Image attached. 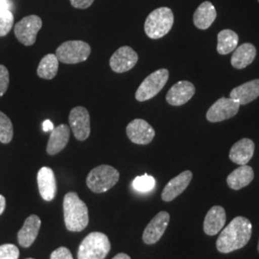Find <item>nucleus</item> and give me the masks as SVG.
I'll use <instances>...</instances> for the list:
<instances>
[{
	"instance_id": "obj_1",
	"label": "nucleus",
	"mask_w": 259,
	"mask_h": 259,
	"mask_svg": "<svg viewBox=\"0 0 259 259\" xmlns=\"http://www.w3.org/2000/svg\"><path fill=\"white\" fill-rule=\"evenodd\" d=\"M252 225L246 217H235L224 230L216 241V248L222 253H229L245 247L251 237Z\"/></svg>"
},
{
	"instance_id": "obj_2",
	"label": "nucleus",
	"mask_w": 259,
	"mask_h": 259,
	"mask_svg": "<svg viewBox=\"0 0 259 259\" xmlns=\"http://www.w3.org/2000/svg\"><path fill=\"white\" fill-rule=\"evenodd\" d=\"M64 217L65 227L69 232L83 231L90 222L87 204L76 192H68L64 198Z\"/></svg>"
},
{
	"instance_id": "obj_3",
	"label": "nucleus",
	"mask_w": 259,
	"mask_h": 259,
	"mask_svg": "<svg viewBox=\"0 0 259 259\" xmlns=\"http://www.w3.org/2000/svg\"><path fill=\"white\" fill-rule=\"evenodd\" d=\"M111 250V242L102 232H92L84 237L77 253L78 259H105Z\"/></svg>"
},
{
	"instance_id": "obj_4",
	"label": "nucleus",
	"mask_w": 259,
	"mask_h": 259,
	"mask_svg": "<svg viewBox=\"0 0 259 259\" xmlns=\"http://www.w3.org/2000/svg\"><path fill=\"white\" fill-rule=\"evenodd\" d=\"M174 24V15L170 8L161 7L154 10L146 19L144 30L150 38L157 39L164 37Z\"/></svg>"
},
{
	"instance_id": "obj_5",
	"label": "nucleus",
	"mask_w": 259,
	"mask_h": 259,
	"mask_svg": "<svg viewBox=\"0 0 259 259\" xmlns=\"http://www.w3.org/2000/svg\"><path fill=\"white\" fill-rule=\"evenodd\" d=\"M119 172L111 165H99L93 168L87 178V185L94 193H104L110 190L119 181Z\"/></svg>"
},
{
	"instance_id": "obj_6",
	"label": "nucleus",
	"mask_w": 259,
	"mask_h": 259,
	"mask_svg": "<svg viewBox=\"0 0 259 259\" xmlns=\"http://www.w3.org/2000/svg\"><path fill=\"white\" fill-rule=\"evenodd\" d=\"M92 53L90 45L83 40H68L62 44L56 50L58 60L66 65L83 63Z\"/></svg>"
},
{
	"instance_id": "obj_7",
	"label": "nucleus",
	"mask_w": 259,
	"mask_h": 259,
	"mask_svg": "<svg viewBox=\"0 0 259 259\" xmlns=\"http://www.w3.org/2000/svg\"><path fill=\"white\" fill-rule=\"evenodd\" d=\"M168 78L169 71L166 68H161L151 73L140 83L136 93V99L139 102H144L154 98L164 88Z\"/></svg>"
},
{
	"instance_id": "obj_8",
	"label": "nucleus",
	"mask_w": 259,
	"mask_h": 259,
	"mask_svg": "<svg viewBox=\"0 0 259 259\" xmlns=\"http://www.w3.org/2000/svg\"><path fill=\"white\" fill-rule=\"evenodd\" d=\"M42 27V20L35 15L25 17L19 21L14 28L15 35L23 46L31 47L36 42L37 35Z\"/></svg>"
},
{
	"instance_id": "obj_9",
	"label": "nucleus",
	"mask_w": 259,
	"mask_h": 259,
	"mask_svg": "<svg viewBox=\"0 0 259 259\" xmlns=\"http://www.w3.org/2000/svg\"><path fill=\"white\" fill-rule=\"evenodd\" d=\"M240 104L232 98L222 97L218 99L206 112V119L209 122H222L233 117L239 111Z\"/></svg>"
},
{
	"instance_id": "obj_10",
	"label": "nucleus",
	"mask_w": 259,
	"mask_h": 259,
	"mask_svg": "<svg viewBox=\"0 0 259 259\" xmlns=\"http://www.w3.org/2000/svg\"><path fill=\"white\" fill-rule=\"evenodd\" d=\"M70 130L75 139L83 141L91 135V117L89 111L83 107H75L69 113Z\"/></svg>"
},
{
	"instance_id": "obj_11",
	"label": "nucleus",
	"mask_w": 259,
	"mask_h": 259,
	"mask_svg": "<svg viewBox=\"0 0 259 259\" xmlns=\"http://www.w3.org/2000/svg\"><path fill=\"white\" fill-rule=\"evenodd\" d=\"M138 61L139 55L132 47H122L111 56L110 66L115 73H124L134 68Z\"/></svg>"
},
{
	"instance_id": "obj_12",
	"label": "nucleus",
	"mask_w": 259,
	"mask_h": 259,
	"mask_svg": "<svg viewBox=\"0 0 259 259\" xmlns=\"http://www.w3.org/2000/svg\"><path fill=\"white\" fill-rule=\"evenodd\" d=\"M126 134L133 143L139 145H147L155 138L156 132L147 121L144 119H134L128 124L126 128Z\"/></svg>"
},
{
	"instance_id": "obj_13",
	"label": "nucleus",
	"mask_w": 259,
	"mask_h": 259,
	"mask_svg": "<svg viewBox=\"0 0 259 259\" xmlns=\"http://www.w3.org/2000/svg\"><path fill=\"white\" fill-rule=\"evenodd\" d=\"M170 221V215L166 211H160L150 221L142 234L145 244L153 245L162 237Z\"/></svg>"
},
{
	"instance_id": "obj_14",
	"label": "nucleus",
	"mask_w": 259,
	"mask_h": 259,
	"mask_svg": "<svg viewBox=\"0 0 259 259\" xmlns=\"http://www.w3.org/2000/svg\"><path fill=\"white\" fill-rule=\"evenodd\" d=\"M196 89L188 81H180L175 83L166 94V101L171 106H183L194 96Z\"/></svg>"
},
{
	"instance_id": "obj_15",
	"label": "nucleus",
	"mask_w": 259,
	"mask_h": 259,
	"mask_svg": "<svg viewBox=\"0 0 259 259\" xmlns=\"http://www.w3.org/2000/svg\"><path fill=\"white\" fill-rule=\"evenodd\" d=\"M37 186L41 198L50 202L55 198L57 192L55 174L50 167H41L37 172Z\"/></svg>"
},
{
	"instance_id": "obj_16",
	"label": "nucleus",
	"mask_w": 259,
	"mask_h": 259,
	"mask_svg": "<svg viewBox=\"0 0 259 259\" xmlns=\"http://www.w3.org/2000/svg\"><path fill=\"white\" fill-rule=\"evenodd\" d=\"M193 174L191 171H184L180 175L172 179L164 187L162 193H161V199L164 202H171L174 199H176L178 196L182 194L187 186L190 184L192 180Z\"/></svg>"
},
{
	"instance_id": "obj_17",
	"label": "nucleus",
	"mask_w": 259,
	"mask_h": 259,
	"mask_svg": "<svg viewBox=\"0 0 259 259\" xmlns=\"http://www.w3.org/2000/svg\"><path fill=\"white\" fill-rule=\"evenodd\" d=\"M227 221L225 208L220 205H214L206 213L204 221V232L205 234L213 236L221 232Z\"/></svg>"
},
{
	"instance_id": "obj_18",
	"label": "nucleus",
	"mask_w": 259,
	"mask_h": 259,
	"mask_svg": "<svg viewBox=\"0 0 259 259\" xmlns=\"http://www.w3.org/2000/svg\"><path fill=\"white\" fill-rule=\"evenodd\" d=\"M41 226L39 217L33 214L30 215L24 221L23 227L18 233L19 245L23 248H29L37 239V234Z\"/></svg>"
},
{
	"instance_id": "obj_19",
	"label": "nucleus",
	"mask_w": 259,
	"mask_h": 259,
	"mask_svg": "<svg viewBox=\"0 0 259 259\" xmlns=\"http://www.w3.org/2000/svg\"><path fill=\"white\" fill-rule=\"evenodd\" d=\"M70 138V127L65 124H61L53 129L50 134L47 143L48 155L54 156L65 148Z\"/></svg>"
},
{
	"instance_id": "obj_20",
	"label": "nucleus",
	"mask_w": 259,
	"mask_h": 259,
	"mask_svg": "<svg viewBox=\"0 0 259 259\" xmlns=\"http://www.w3.org/2000/svg\"><path fill=\"white\" fill-rule=\"evenodd\" d=\"M254 142L250 139H242L232 145L230 159L238 165L247 164L254 153Z\"/></svg>"
},
{
	"instance_id": "obj_21",
	"label": "nucleus",
	"mask_w": 259,
	"mask_h": 259,
	"mask_svg": "<svg viewBox=\"0 0 259 259\" xmlns=\"http://www.w3.org/2000/svg\"><path fill=\"white\" fill-rule=\"evenodd\" d=\"M230 97L240 105H247L259 97V79L243 83L232 90Z\"/></svg>"
},
{
	"instance_id": "obj_22",
	"label": "nucleus",
	"mask_w": 259,
	"mask_h": 259,
	"mask_svg": "<svg viewBox=\"0 0 259 259\" xmlns=\"http://www.w3.org/2000/svg\"><path fill=\"white\" fill-rule=\"evenodd\" d=\"M216 17L217 13L212 3L209 1H204L195 11L193 22L198 29L206 30L211 26Z\"/></svg>"
},
{
	"instance_id": "obj_23",
	"label": "nucleus",
	"mask_w": 259,
	"mask_h": 259,
	"mask_svg": "<svg viewBox=\"0 0 259 259\" xmlns=\"http://www.w3.org/2000/svg\"><path fill=\"white\" fill-rule=\"evenodd\" d=\"M254 178V173L251 167L245 164L236 168L227 178V184L233 190H240L250 185Z\"/></svg>"
},
{
	"instance_id": "obj_24",
	"label": "nucleus",
	"mask_w": 259,
	"mask_h": 259,
	"mask_svg": "<svg viewBox=\"0 0 259 259\" xmlns=\"http://www.w3.org/2000/svg\"><path fill=\"white\" fill-rule=\"evenodd\" d=\"M256 48L251 44H243L237 47L232 56L231 63L236 69H243L250 65L255 59Z\"/></svg>"
},
{
	"instance_id": "obj_25",
	"label": "nucleus",
	"mask_w": 259,
	"mask_h": 259,
	"mask_svg": "<svg viewBox=\"0 0 259 259\" xmlns=\"http://www.w3.org/2000/svg\"><path fill=\"white\" fill-rule=\"evenodd\" d=\"M238 45V35L230 29L222 30L218 34L217 51L220 55H227L234 51Z\"/></svg>"
},
{
	"instance_id": "obj_26",
	"label": "nucleus",
	"mask_w": 259,
	"mask_h": 259,
	"mask_svg": "<svg viewBox=\"0 0 259 259\" xmlns=\"http://www.w3.org/2000/svg\"><path fill=\"white\" fill-rule=\"evenodd\" d=\"M59 69V60L56 54L45 56L37 66V74L39 78L52 80L55 78Z\"/></svg>"
},
{
	"instance_id": "obj_27",
	"label": "nucleus",
	"mask_w": 259,
	"mask_h": 259,
	"mask_svg": "<svg viewBox=\"0 0 259 259\" xmlns=\"http://www.w3.org/2000/svg\"><path fill=\"white\" fill-rule=\"evenodd\" d=\"M14 137V127L9 117L0 111V142L8 144Z\"/></svg>"
},
{
	"instance_id": "obj_28",
	"label": "nucleus",
	"mask_w": 259,
	"mask_h": 259,
	"mask_svg": "<svg viewBox=\"0 0 259 259\" xmlns=\"http://www.w3.org/2000/svg\"><path fill=\"white\" fill-rule=\"evenodd\" d=\"M156 185V181L152 176L147 174L143 176L137 177L133 182V187L139 192H149L154 189Z\"/></svg>"
},
{
	"instance_id": "obj_29",
	"label": "nucleus",
	"mask_w": 259,
	"mask_h": 259,
	"mask_svg": "<svg viewBox=\"0 0 259 259\" xmlns=\"http://www.w3.org/2000/svg\"><path fill=\"white\" fill-rule=\"evenodd\" d=\"M14 15L10 10L0 11V37H5L14 26Z\"/></svg>"
},
{
	"instance_id": "obj_30",
	"label": "nucleus",
	"mask_w": 259,
	"mask_h": 259,
	"mask_svg": "<svg viewBox=\"0 0 259 259\" xmlns=\"http://www.w3.org/2000/svg\"><path fill=\"white\" fill-rule=\"evenodd\" d=\"M19 248L13 244L0 246V259H19Z\"/></svg>"
},
{
	"instance_id": "obj_31",
	"label": "nucleus",
	"mask_w": 259,
	"mask_h": 259,
	"mask_svg": "<svg viewBox=\"0 0 259 259\" xmlns=\"http://www.w3.org/2000/svg\"><path fill=\"white\" fill-rule=\"evenodd\" d=\"M9 83V71L5 65H0V97L6 93Z\"/></svg>"
},
{
	"instance_id": "obj_32",
	"label": "nucleus",
	"mask_w": 259,
	"mask_h": 259,
	"mask_svg": "<svg viewBox=\"0 0 259 259\" xmlns=\"http://www.w3.org/2000/svg\"><path fill=\"white\" fill-rule=\"evenodd\" d=\"M50 259H73V256L67 248L60 247L51 253Z\"/></svg>"
},
{
	"instance_id": "obj_33",
	"label": "nucleus",
	"mask_w": 259,
	"mask_h": 259,
	"mask_svg": "<svg viewBox=\"0 0 259 259\" xmlns=\"http://www.w3.org/2000/svg\"><path fill=\"white\" fill-rule=\"evenodd\" d=\"M94 0H70L71 5L77 9H87L93 5Z\"/></svg>"
},
{
	"instance_id": "obj_34",
	"label": "nucleus",
	"mask_w": 259,
	"mask_h": 259,
	"mask_svg": "<svg viewBox=\"0 0 259 259\" xmlns=\"http://www.w3.org/2000/svg\"><path fill=\"white\" fill-rule=\"evenodd\" d=\"M42 129L47 133V132H52L54 129V125L50 120H46L42 123Z\"/></svg>"
},
{
	"instance_id": "obj_35",
	"label": "nucleus",
	"mask_w": 259,
	"mask_h": 259,
	"mask_svg": "<svg viewBox=\"0 0 259 259\" xmlns=\"http://www.w3.org/2000/svg\"><path fill=\"white\" fill-rule=\"evenodd\" d=\"M10 8H11V2L9 0H0V11L10 10Z\"/></svg>"
},
{
	"instance_id": "obj_36",
	"label": "nucleus",
	"mask_w": 259,
	"mask_h": 259,
	"mask_svg": "<svg viewBox=\"0 0 259 259\" xmlns=\"http://www.w3.org/2000/svg\"><path fill=\"white\" fill-rule=\"evenodd\" d=\"M6 208V199L3 195H0V215L4 212Z\"/></svg>"
},
{
	"instance_id": "obj_37",
	"label": "nucleus",
	"mask_w": 259,
	"mask_h": 259,
	"mask_svg": "<svg viewBox=\"0 0 259 259\" xmlns=\"http://www.w3.org/2000/svg\"><path fill=\"white\" fill-rule=\"evenodd\" d=\"M112 259H131V257H130L128 254L121 252V253L116 254V255H115V256H114V257H113Z\"/></svg>"
},
{
	"instance_id": "obj_38",
	"label": "nucleus",
	"mask_w": 259,
	"mask_h": 259,
	"mask_svg": "<svg viewBox=\"0 0 259 259\" xmlns=\"http://www.w3.org/2000/svg\"><path fill=\"white\" fill-rule=\"evenodd\" d=\"M257 250H258V251H259V241H258V245H257Z\"/></svg>"
},
{
	"instance_id": "obj_39",
	"label": "nucleus",
	"mask_w": 259,
	"mask_h": 259,
	"mask_svg": "<svg viewBox=\"0 0 259 259\" xmlns=\"http://www.w3.org/2000/svg\"><path fill=\"white\" fill-rule=\"evenodd\" d=\"M26 259H34V258H26Z\"/></svg>"
},
{
	"instance_id": "obj_40",
	"label": "nucleus",
	"mask_w": 259,
	"mask_h": 259,
	"mask_svg": "<svg viewBox=\"0 0 259 259\" xmlns=\"http://www.w3.org/2000/svg\"><path fill=\"white\" fill-rule=\"evenodd\" d=\"M258 1H259V0H258Z\"/></svg>"
}]
</instances>
